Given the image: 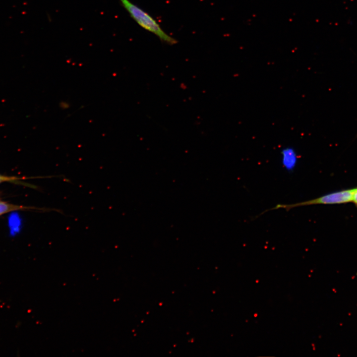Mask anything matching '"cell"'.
Listing matches in <instances>:
<instances>
[{
    "mask_svg": "<svg viewBox=\"0 0 357 357\" xmlns=\"http://www.w3.org/2000/svg\"><path fill=\"white\" fill-rule=\"evenodd\" d=\"M352 202L355 203L357 206V188H354Z\"/></svg>",
    "mask_w": 357,
    "mask_h": 357,
    "instance_id": "cell-6",
    "label": "cell"
},
{
    "mask_svg": "<svg viewBox=\"0 0 357 357\" xmlns=\"http://www.w3.org/2000/svg\"><path fill=\"white\" fill-rule=\"evenodd\" d=\"M25 208H27L9 204L0 201V215L11 211L24 209Z\"/></svg>",
    "mask_w": 357,
    "mask_h": 357,
    "instance_id": "cell-4",
    "label": "cell"
},
{
    "mask_svg": "<svg viewBox=\"0 0 357 357\" xmlns=\"http://www.w3.org/2000/svg\"><path fill=\"white\" fill-rule=\"evenodd\" d=\"M17 179H19V178L13 177H5L0 175V183L6 181H12Z\"/></svg>",
    "mask_w": 357,
    "mask_h": 357,
    "instance_id": "cell-5",
    "label": "cell"
},
{
    "mask_svg": "<svg viewBox=\"0 0 357 357\" xmlns=\"http://www.w3.org/2000/svg\"><path fill=\"white\" fill-rule=\"evenodd\" d=\"M281 159L284 167L288 170H292L297 164L298 156L294 148L287 147L282 150Z\"/></svg>",
    "mask_w": 357,
    "mask_h": 357,
    "instance_id": "cell-3",
    "label": "cell"
},
{
    "mask_svg": "<svg viewBox=\"0 0 357 357\" xmlns=\"http://www.w3.org/2000/svg\"><path fill=\"white\" fill-rule=\"evenodd\" d=\"M119 1L130 16L142 28L155 35L162 42L170 45H174L178 43L177 40L166 33L157 21L147 12L129 0Z\"/></svg>",
    "mask_w": 357,
    "mask_h": 357,
    "instance_id": "cell-1",
    "label": "cell"
},
{
    "mask_svg": "<svg viewBox=\"0 0 357 357\" xmlns=\"http://www.w3.org/2000/svg\"><path fill=\"white\" fill-rule=\"evenodd\" d=\"M354 188L332 192L318 198L290 204H278L271 210L283 208L289 210L292 208L315 204H338L352 202Z\"/></svg>",
    "mask_w": 357,
    "mask_h": 357,
    "instance_id": "cell-2",
    "label": "cell"
}]
</instances>
